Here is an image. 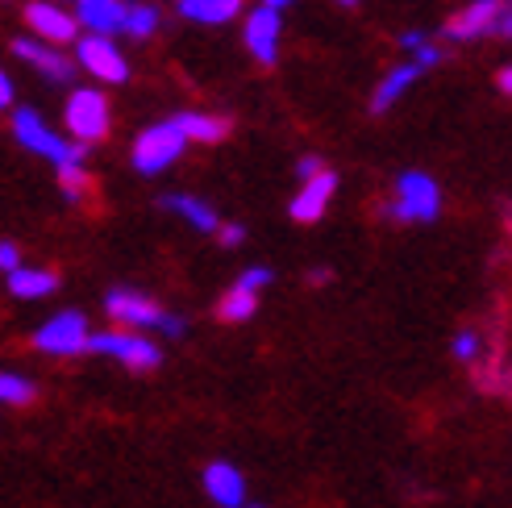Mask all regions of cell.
I'll use <instances>...</instances> for the list:
<instances>
[{
  "instance_id": "6da1fadb",
  "label": "cell",
  "mask_w": 512,
  "mask_h": 508,
  "mask_svg": "<svg viewBox=\"0 0 512 508\" xmlns=\"http://www.w3.org/2000/svg\"><path fill=\"white\" fill-rule=\"evenodd\" d=\"M13 134H17L21 146H30L34 155L50 159L55 167H63V163H84V155H88L84 142H67V138H59L55 130H46V121H42L34 109H17V113H13Z\"/></svg>"
},
{
  "instance_id": "7a4b0ae2",
  "label": "cell",
  "mask_w": 512,
  "mask_h": 508,
  "mask_svg": "<svg viewBox=\"0 0 512 508\" xmlns=\"http://www.w3.org/2000/svg\"><path fill=\"white\" fill-rule=\"evenodd\" d=\"M184 146H188V138L175 125V117L159 121V125H150V130L138 134V142H134V167L142 175H159V171H167L179 155H184Z\"/></svg>"
},
{
  "instance_id": "3957f363",
  "label": "cell",
  "mask_w": 512,
  "mask_h": 508,
  "mask_svg": "<svg viewBox=\"0 0 512 508\" xmlns=\"http://www.w3.org/2000/svg\"><path fill=\"white\" fill-rule=\"evenodd\" d=\"M438 209H442V192L425 171H404L396 180L392 217H400V221H433Z\"/></svg>"
},
{
  "instance_id": "277c9868",
  "label": "cell",
  "mask_w": 512,
  "mask_h": 508,
  "mask_svg": "<svg viewBox=\"0 0 512 508\" xmlns=\"http://www.w3.org/2000/svg\"><path fill=\"white\" fill-rule=\"evenodd\" d=\"M88 350L109 354V359L125 363L130 371H155L163 363V350L150 338L134 334V329H125V334H88Z\"/></svg>"
},
{
  "instance_id": "5b68a950",
  "label": "cell",
  "mask_w": 512,
  "mask_h": 508,
  "mask_svg": "<svg viewBox=\"0 0 512 508\" xmlns=\"http://www.w3.org/2000/svg\"><path fill=\"white\" fill-rule=\"evenodd\" d=\"M67 130L75 134V142H100L109 134V100L100 96L96 88H75L71 100H67Z\"/></svg>"
},
{
  "instance_id": "8992f818",
  "label": "cell",
  "mask_w": 512,
  "mask_h": 508,
  "mask_svg": "<svg viewBox=\"0 0 512 508\" xmlns=\"http://www.w3.org/2000/svg\"><path fill=\"white\" fill-rule=\"evenodd\" d=\"M75 59H80V67L88 75H96L100 84H125L130 80V63H125V55L113 46L109 34H88L75 42Z\"/></svg>"
},
{
  "instance_id": "52a82bcc",
  "label": "cell",
  "mask_w": 512,
  "mask_h": 508,
  "mask_svg": "<svg viewBox=\"0 0 512 508\" xmlns=\"http://www.w3.org/2000/svg\"><path fill=\"white\" fill-rule=\"evenodd\" d=\"M34 346L46 350V354H80L88 350V321L84 313H59V317H50L38 334H34Z\"/></svg>"
},
{
  "instance_id": "ba28073f",
  "label": "cell",
  "mask_w": 512,
  "mask_h": 508,
  "mask_svg": "<svg viewBox=\"0 0 512 508\" xmlns=\"http://www.w3.org/2000/svg\"><path fill=\"white\" fill-rule=\"evenodd\" d=\"M279 30H284V17H279L275 9H267V5H259L246 17V46L263 67H271L275 55H279Z\"/></svg>"
},
{
  "instance_id": "9c48e42d",
  "label": "cell",
  "mask_w": 512,
  "mask_h": 508,
  "mask_svg": "<svg viewBox=\"0 0 512 508\" xmlns=\"http://www.w3.org/2000/svg\"><path fill=\"white\" fill-rule=\"evenodd\" d=\"M25 21H30L34 38L42 42H71L80 34V21H75L67 9L50 5V0H34V5H25Z\"/></svg>"
},
{
  "instance_id": "30bf717a",
  "label": "cell",
  "mask_w": 512,
  "mask_h": 508,
  "mask_svg": "<svg viewBox=\"0 0 512 508\" xmlns=\"http://www.w3.org/2000/svg\"><path fill=\"white\" fill-rule=\"evenodd\" d=\"M105 309H109V317H117L130 329H150V325L159 329V321H163V309L155 300H146L142 292H125V288H113L105 296Z\"/></svg>"
},
{
  "instance_id": "8fae6325",
  "label": "cell",
  "mask_w": 512,
  "mask_h": 508,
  "mask_svg": "<svg viewBox=\"0 0 512 508\" xmlns=\"http://www.w3.org/2000/svg\"><path fill=\"white\" fill-rule=\"evenodd\" d=\"M334 192H338V175L334 171H317V175H309V180L300 184V192H296V200H292V217L296 221H321V213H325V205L334 200Z\"/></svg>"
},
{
  "instance_id": "7c38bea8",
  "label": "cell",
  "mask_w": 512,
  "mask_h": 508,
  "mask_svg": "<svg viewBox=\"0 0 512 508\" xmlns=\"http://www.w3.org/2000/svg\"><path fill=\"white\" fill-rule=\"evenodd\" d=\"M496 13H500L496 0H471L467 9H458V13L446 21V38H450V42H471V38L492 34Z\"/></svg>"
},
{
  "instance_id": "4fadbf2b",
  "label": "cell",
  "mask_w": 512,
  "mask_h": 508,
  "mask_svg": "<svg viewBox=\"0 0 512 508\" xmlns=\"http://www.w3.org/2000/svg\"><path fill=\"white\" fill-rule=\"evenodd\" d=\"M13 55L25 59L30 67H38L46 80H55V84H67V80H71V63H67L50 42H42V38H17V42H13Z\"/></svg>"
},
{
  "instance_id": "5bb4252c",
  "label": "cell",
  "mask_w": 512,
  "mask_h": 508,
  "mask_svg": "<svg viewBox=\"0 0 512 508\" xmlns=\"http://www.w3.org/2000/svg\"><path fill=\"white\" fill-rule=\"evenodd\" d=\"M204 492H209V500L221 504V508H242L246 504V484H242V471L234 463H209L204 467Z\"/></svg>"
},
{
  "instance_id": "9a60e30c",
  "label": "cell",
  "mask_w": 512,
  "mask_h": 508,
  "mask_svg": "<svg viewBox=\"0 0 512 508\" xmlns=\"http://www.w3.org/2000/svg\"><path fill=\"white\" fill-rule=\"evenodd\" d=\"M75 21L92 34H117L125 21V5L121 0H75Z\"/></svg>"
},
{
  "instance_id": "2e32d148",
  "label": "cell",
  "mask_w": 512,
  "mask_h": 508,
  "mask_svg": "<svg viewBox=\"0 0 512 508\" xmlns=\"http://www.w3.org/2000/svg\"><path fill=\"white\" fill-rule=\"evenodd\" d=\"M163 209L179 213L188 225H196L200 234H217V225H221V221H217V213H213L209 205H204L200 196H188V192H171V196H163Z\"/></svg>"
},
{
  "instance_id": "e0dca14e",
  "label": "cell",
  "mask_w": 512,
  "mask_h": 508,
  "mask_svg": "<svg viewBox=\"0 0 512 508\" xmlns=\"http://www.w3.org/2000/svg\"><path fill=\"white\" fill-rule=\"evenodd\" d=\"M417 75H421V67L417 63H404V67H396V71H388L383 75V84L375 88V100H371V113H388L396 100L417 84Z\"/></svg>"
},
{
  "instance_id": "ac0fdd59",
  "label": "cell",
  "mask_w": 512,
  "mask_h": 508,
  "mask_svg": "<svg viewBox=\"0 0 512 508\" xmlns=\"http://www.w3.org/2000/svg\"><path fill=\"white\" fill-rule=\"evenodd\" d=\"M179 13L200 25H225L242 13V0H175Z\"/></svg>"
},
{
  "instance_id": "d6986e66",
  "label": "cell",
  "mask_w": 512,
  "mask_h": 508,
  "mask_svg": "<svg viewBox=\"0 0 512 508\" xmlns=\"http://www.w3.org/2000/svg\"><path fill=\"white\" fill-rule=\"evenodd\" d=\"M55 288H59L55 271H30V267H13L9 271V292L17 300H42V296H50Z\"/></svg>"
},
{
  "instance_id": "ffe728a7",
  "label": "cell",
  "mask_w": 512,
  "mask_h": 508,
  "mask_svg": "<svg viewBox=\"0 0 512 508\" xmlns=\"http://www.w3.org/2000/svg\"><path fill=\"white\" fill-rule=\"evenodd\" d=\"M175 125L184 130L188 142H221L229 134V121L225 117H213V113H179Z\"/></svg>"
},
{
  "instance_id": "44dd1931",
  "label": "cell",
  "mask_w": 512,
  "mask_h": 508,
  "mask_svg": "<svg viewBox=\"0 0 512 508\" xmlns=\"http://www.w3.org/2000/svg\"><path fill=\"white\" fill-rule=\"evenodd\" d=\"M254 309H259V292H250V288L234 284V288L221 296L217 317H221V321H246V317H254Z\"/></svg>"
},
{
  "instance_id": "7402d4cb",
  "label": "cell",
  "mask_w": 512,
  "mask_h": 508,
  "mask_svg": "<svg viewBox=\"0 0 512 508\" xmlns=\"http://www.w3.org/2000/svg\"><path fill=\"white\" fill-rule=\"evenodd\" d=\"M121 30L134 34V38H150V34L159 30V9H155V5H125Z\"/></svg>"
},
{
  "instance_id": "603a6c76",
  "label": "cell",
  "mask_w": 512,
  "mask_h": 508,
  "mask_svg": "<svg viewBox=\"0 0 512 508\" xmlns=\"http://www.w3.org/2000/svg\"><path fill=\"white\" fill-rule=\"evenodd\" d=\"M59 184H63V196L71 200V205H80V200L88 196V188H92L84 163H63L59 167Z\"/></svg>"
},
{
  "instance_id": "cb8c5ba5",
  "label": "cell",
  "mask_w": 512,
  "mask_h": 508,
  "mask_svg": "<svg viewBox=\"0 0 512 508\" xmlns=\"http://www.w3.org/2000/svg\"><path fill=\"white\" fill-rule=\"evenodd\" d=\"M38 392L34 384L25 375H9V371H0V404H30Z\"/></svg>"
},
{
  "instance_id": "d4e9b609",
  "label": "cell",
  "mask_w": 512,
  "mask_h": 508,
  "mask_svg": "<svg viewBox=\"0 0 512 508\" xmlns=\"http://www.w3.org/2000/svg\"><path fill=\"white\" fill-rule=\"evenodd\" d=\"M479 388H483V392H508V371H504L500 359H492V363L479 367Z\"/></svg>"
},
{
  "instance_id": "484cf974",
  "label": "cell",
  "mask_w": 512,
  "mask_h": 508,
  "mask_svg": "<svg viewBox=\"0 0 512 508\" xmlns=\"http://www.w3.org/2000/svg\"><path fill=\"white\" fill-rule=\"evenodd\" d=\"M454 354H458V359H463V363H475V359H479V334H471V329H463V334L454 338Z\"/></svg>"
},
{
  "instance_id": "4316f807",
  "label": "cell",
  "mask_w": 512,
  "mask_h": 508,
  "mask_svg": "<svg viewBox=\"0 0 512 508\" xmlns=\"http://www.w3.org/2000/svg\"><path fill=\"white\" fill-rule=\"evenodd\" d=\"M238 284H242V288H250V292H259V288H267V284H271V271H267V267H250V271H242Z\"/></svg>"
},
{
  "instance_id": "83f0119b",
  "label": "cell",
  "mask_w": 512,
  "mask_h": 508,
  "mask_svg": "<svg viewBox=\"0 0 512 508\" xmlns=\"http://www.w3.org/2000/svg\"><path fill=\"white\" fill-rule=\"evenodd\" d=\"M413 63L425 71V67H433V63H442V50H438V46H429V42H421V46H417V59H413Z\"/></svg>"
},
{
  "instance_id": "f1b7e54d",
  "label": "cell",
  "mask_w": 512,
  "mask_h": 508,
  "mask_svg": "<svg viewBox=\"0 0 512 508\" xmlns=\"http://www.w3.org/2000/svg\"><path fill=\"white\" fill-rule=\"evenodd\" d=\"M13 267H21V250L13 242H0V271H13Z\"/></svg>"
},
{
  "instance_id": "f546056e",
  "label": "cell",
  "mask_w": 512,
  "mask_h": 508,
  "mask_svg": "<svg viewBox=\"0 0 512 508\" xmlns=\"http://www.w3.org/2000/svg\"><path fill=\"white\" fill-rule=\"evenodd\" d=\"M159 329H163V334H167V338H184V334H188V325H184V321H179V317H171V313H163Z\"/></svg>"
},
{
  "instance_id": "4dcf8cb0",
  "label": "cell",
  "mask_w": 512,
  "mask_h": 508,
  "mask_svg": "<svg viewBox=\"0 0 512 508\" xmlns=\"http://www.w3.org/2000/svg\"><path fill=\"white\" fill-rule=\"evenodd\" d=\"M217 234H221V246H238L246 238L242 225H217Z\"/></svg>"
},
{
  "instance_id": "1f68e13d",
  "label": "cell",
  "mask_w": 512,
  "mask_h": 508,
  "mask_svg": "<svg viewBox=\"0 0 512 508\" xmlns=\"http://www.w3.org/2000/svg\"><path fill=\"white\" fill-rule=\"evenodd\" d=\"M9 105H13V80L0 71V109H9Z\"/></svg>"
},
{
  "instance_id": "d6a6232c",
  "label": "cell",
  "mask_w": 512,
  "mask_h": 508,
  "mask_svg": "<svg viewBox=\"0 0 512 508\" xmlns=\"http://www.w3.org/2000/svg\"><path fill=\"white\" fill-rule=\"evenodd\" d=\"M296 171H300V180H309V175H317V171H321V159H313V155H309V159H300V163H296Z\"/></svg>"
},
{
  "instance_id": "836d02e7",
  "label": "cell",
  "mask_w": 512,
  "mask_h": 508,
  "mask_svg": "<svg viewBox=\"0 0 512 508\" xmlns=\"http://www.w3.org/2000/svg\"><path fill=\"white\" fill-rule=\"evenodd\" d=\"M421 42H425V34H417V30H413V34H404V38H400V46H404V50H417Z\"/></svg>"
},
{
  "instance_id": "e575fe53",
  "label": "cell",
  "mask_w": 512,
  "mask_h": 508,
  "mask_svg": "<svg viewBox=\"0 0 512 508\" xmlns=\"http://www.w3.org/2000/svg\"><path fill=\"white\" fill-rule=\"evenodd\" d=\"M496 84H500V92H508V88H512V71H500V75H496Z\"/></svg>"
},
{
  "instance_id": "d590c367",
  "label": "cell",
  "mask_w": 512,
  "mask_h": 508,
  "mask_svg": "<svg viewBox=\"0 0 512 508\" xmlns=\"http://www.w3.org/2000/svg\"><path fill=\"white\" fill-rule=\"evenodd\" d=\"M263 5H267V9H275V13H284V9L292 5V0H263Z\"/></svg>"
},
{
  "instance_id": "8d00e7d4",
  "label": "cell",
  "mask_w": 512,
  "mask_h": 508,
  "mask_svg": "<svg viewBox=\"0 0 512 508\" xmlns=\"http://www.w3.org/2000/svg\"><path fill=\"white\" fill-rule=\"evenodd\" d=\"M342 5H358V0H342Z\"/></svg>"
}]
</instances>
